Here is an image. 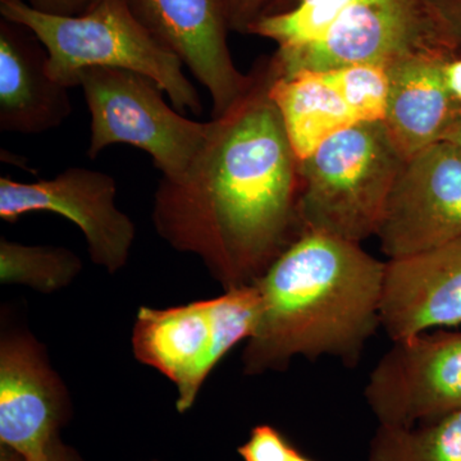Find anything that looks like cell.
<instances>
[{"label":"cell","mask_w":461,"mask_h":461,"mask_svg":"<svg viewBox=\"0 0 461 461\" xmlns=\"http://www.w3.org/2000/svg\"><path fill=\"white\" fill-rule=\"evenodd\" d=\"M71 402L44 348L23 332L0 339V446L26 460L44 453L68 421Z\"/></svg>","instance_id":"obj_12"},{"label":"cell","mask_w":461,"mask_h":461,"mask_svg":"<svg viewBox=\"0 0 461 461\" xmlns=\"http://www.w3.org/2000/svg\"><path fill=\"white\" fill-rule=\"evenodd\" d=\"M364 397L379 426L411 427L461 411V330L393 341Z\"/></svg>","instance_id":"obj_8"},{"label":"cell","mask_w":461,"mask_h":461,"mask_svg":"<svg viewBox=\"0 0 461 461\" xmlns=\"http://www.w3.org/2000/svg\"><path fill=\"white\" fill-rule=\"evenodd\" d=\"M259 309L256 285L187 305L142 306L133 327V353L139 362L171 379L178 393L176 408L186 412L217 364L253 336Z\"/></svg>","instance_id":"obj_5"},{"label":"cell","mask_w":461,"mask_h":461,"mask_svg":"<svg viewBox=\"0 0 461 461\" xmlns=\"http://www.w3.org/2000/svg\"><path fill=\"white\" fill-rule=\"evenodd\" d=\"M320 74L338 91L357 123L384 122L390 96L386 67L364 63Z\"/></svg>","instance_id":"obj_20"},{"label":"cell","mask_w":461,"mask_h":461,"mask_svg":"<svg viewBox=\"0 0 461 461\" xmlns=\"http://www.w3.org/2000/svg\"><path fill=\"white\" fill-rule=\"evenodd\" d=\"M461 324V236L426 253L387 260L381 329L391 341Z\"/></svg>","instance_id":"obj_13"},{"label":"cell","mask_w":461,"mask_h":461,"mask_svg":"<svg viewBox=\"0 0 461 461\" xmlns=\"http://www.w3.org/2000/svg\"><path fill=\"white\" fill-rule=\"evenodd\" d=\"M149 32L169 48L208 90L212 117H220L250 87L227 44L230 29L222 0H126Z\"/></svg>","instance_id":"obj_11"},{"label":"cell","mask_w":461,"mask_h":461,"mask_svg":"<svg viewBox=\"0 0 461 461\" xmlns=\"http://www.w3.org/2000/svg\"><path fill=\"white\" fill-rule=\"evenodd\" d=\"M94 0H26L27 5L48 14L75 16L83 14Z\"/></svg>","instance_id":"obj_24"},{"label":"cell","mask_w":461,"mask_h":461,"mask_svg":"<svg viewBox=\"0 0 461 461\" xmlns=\"http://www.w3.org/2000/svg\"><path fill=\"white\" fill-rule=\"evenodd\" d=\"M384 272L386 263L360 244L305 230L256 284L259 318L244 372L286 371L297 357L357 366L381 329Z\"/></svg>","instance_id":"obj_2"},{"label":"cell","mask_w":461,"mask_h":461,"mask_svg":"<svg viewBox=\"0 0 461 461\" xmlns=\"http://www.w3.org/2000/svg\"><path fill=\"white\" fill-rule=\"evenodd\" d=\"M91 115L87 157L95 159L112 145L140 149L163 178L187 171L211 131L212 121L198 122L169 107L162 87L138 72L94 67L78 75Z\"/></svg>","instance_id":"obj_6"},{"label":"cell","mask_w":461,"mask_h":461,"mask_svg":"<svg viewBox=\"0 0 461 461\" xmlns=\"http://www.w3.org/2000/svg\"><path fill=\"white\" fill-rule=\"evenodd\" d=\"M5 21L25 27L48 51V72L63 86H77L87 68H120L156 81L181 113H203L184 63L133 14L126 0H94L75 16L48 14L25 0H0Z\"/></svg>","instance_id":"obj_3"},{"label":"cell","mask_w":461,"mask_h":461,"mask_svg":"<svg viewBox=\"0 0 461 461\" xmlns=\"http://www.w3.org/2000/svg\"><path fill=\"white\" fill-rule=\"evenodd\" d=\"M83 268L74 251L59 247H30L0 239V282L25 285L41 293H56Z\"/></svg>","instance_id":"obj_18"},{"label":"cell","mask_w":461,"mask_h":461,"mask_svg":"<svg viewBox=\"0 0 461 461\" xmlns=\"http://www.w3.org/2000/svg\"><path fill=\"white\" fill-rule=\"evenodd\" d=\"M5 21L0 32V130L41 135L72 113L68 87L48 72V51L32 32Z\"/></svg>","instance_id":"obj_14"},{"label":"cell","mask_w":461,"mask_h":461,"mask_svg":"<svg viewBox=\"0 0 461 461\" xmlns=\"http://www.w3.org/2000/svg\"><path fill=\"white\" fill-rule=\"evenodd\" d=\"M275 72L272 57L257 63L187 171L160 178L154 195L158 235L199 257L224 291L256 285L304 233L299 159L269 96Z\"/></svg>","instance_id":"obj_1"},{"label":"cell","mask_w":461,"mask_h":461,"mask_svg":"<svg viewBox=\"0 0 461 461\" xmlns=\"http://www.w3.org/2000/svg\"><path fill=\"white\" fill-rule=\"evenodd\" d=\"M433 20L461 56V0H424Z\"/></svg>","instance_id":"obj_22"},{"label":"cell","mask_w":461,"mask_h":461,"mask_svg":"<svg viewBox=\"0 0 461 461\" xmlns=\"http://www.w3.org/2000/svg\"><path fill=\"white\" fill-rule=\"evenodd\" d=\"M290 461H314L312 460L311 457L306 456V455L300 453L299 450L295 451V454L293 455Z\"/></svg>","instance_id":"obj_29"},{"label":"cell","mask_w":461,"mask_h":461,"mask_svg":"<svg viewBox=\"0 0 461 461\" xmlns=\"http://www.w3.org/2000/svg\"><path fill=\"white\" fill-rule=\"evenodd\" d=\"M405 160L382 122L357 123L299 160V212L305 230L362 244L375 236Z\"/></svg>","instance_id":"obj_4"},{"label":"cell","mask_w":461,"mask_h":461,"mask_svg":"<svg viewBox=\"0 0 461 461\" xmlns=\"http://www.w3.org/2000/svg\"><path fill=\"white\" fill-rule=\"evenodd\" d=\"M450 59L447 54L426 53L387 69L390 96L382 124L403 160L442 141L461 115V104L446 81Z\"/></svg>","instance_id":"obj_15"},{"label":"cell","mask_w":461,"mask_h":461,"mask_svg":"<svg viewBox=\"0 0 461 461\" xmlns=\"http://www.w3.org/2000/svg\"><path fill=\"white\" fill-rule=\"evenodd\" d=\"M230 29L247 32L251 23L262 16L268 0H222Z\"/></svg>","instance_id":"obj_23"},{"label":"cell","mask_w":461,"mask_h":461,"mask_svg":"<svg viewBox=\"0 0 461 461\" xmlns=\"http://www.w3.org/2000/svg\"><path fill=\"white\" fill-rule=\"evenodd\" d=\"M442 140L451 141L454 142V144L460 145L461 147V115L456 121H455L453 126L447 130V132L445 133Z\"/></svg>","instance_id":"obj_27"},{"label":"cell","mask_w":461,"mask_h":461,"mask_svg":"<svg viewBox=\"0 0 461 461\" xmlns=\"http://www.w3.org/2000/svg\"><path fill=\"white\" fill-rule=\"evenodd\" d=\"M297 448L284 433L269 424L251 429L248 441L238 448L242 461H290Z\"/></svg>","instance_id":"obj_21"},{"label":"cell","mask_w":461,"mask_h":461,"mask_svg":"<svg viewBox=\"0 0 461 461\" xmlns=\"http://www.w3.org/2000/svg\"><path fill=\"white\" fill-rule=\"evenodd\" d=\"M366 461H461V411L418 426L378 424Z\"/></svg>","instance_id":"obj_17"},{"label":"cell","mask_w":461,"mask_h":461,"mask_svg":"<svg viewBox=\"0 0 461 461\" xmlns=\"http://www.w3.org/2000/svg\"><path fill=\"white\" fill-rule=\"evenodd\" d=\"M0 461H26V459L17 451L5 447V446H0Z\"/></svg>","instance_id":"obj_28"},{"label":"cell","mask_w":461,"mask_h":461,"mask_svg":"<svg viewBox=\"0 0 461 461\" xmlns=\"http://www.w3.org/2000/svg\"><path fill=\"white\" fill-rule=\"evenodd\" d=\"M153 461H158V460H153Z\"/></svg>","instance_id":"obj_30"},{"label":"cell","mask_w":461,"mask_h":461,"mask_svg":"<svg viewBox=\"0 0 461 461\" xmlns=\"http://www.w3.org/2000/svg\"><path fill=\"white\" fill-rule=\"evenodd\" d=\"M26 461H84L71 446L66 445L60 436L56 437L45 448L44 453Z\"/></svg>","instance_id":"obj_25"},{"label":"cell","mask_w":461,"mask_h":461,"mask_svg":"<svg viewBox=\"0 0 461 461\" xmlns=\"http://www.w3.org/2000/svg\"><path fill=\"white\" fill-rule=\"evenodd\" d=\"M426 53L457 57L424 0H353L320 41L273 59L293 75L364 63L388 69Z\"/></svg>","instance_id":"obj_7"},{"label":"cell","mask_w":461,"mask_h":461,"mask_svg":"<svg viewBox=\"0 0 461 461\" xmlns=\"http://www.w3.org/2000/svg\"><path fill=\"white\" fill-rule=\"evenodd\" d=\"M353 0H299L295 7L262 14L248 32L271 39L277 51H293L320 41Z\"/></svg>","instance_id":"obj_19"},{"label":"cell","mask_w":461,"mask_h":461,"mask_svg":"<svg viewBox=\"0 0 461 461\" xmlns=\"http://www.w3.org/2000/svg\"><path fill=\"white\" fill-rule=\"evenodd\" d=\"M461 236V147L438 141L405 160L375 238L388 260L426 253Z\"/></svg>","instance_id":"obj_9"},{"label":"cell","mask_w":461,"mask_h":461,"mask_svg":"<svg viewBox=\"0 0 461 461\" xmlns=\"http://www.w3.org/2000/svg\"><path fill=\"white\" fill-rule=\"evenodd\" d=\"M275 67L269 96L297 159L312 156L324 141L357 123L338 91L320 72L281 75L276 62Z\"/></svg>","instance_id":"obj_16"},{"label":"cell","mask_w":461,"mask_h":461,"mask_svg":"<svg viewBox=\"0 0 461 461\" xmlns=\"http://www.w3.org/2000/svg\"><path fill=\"white\" fill-rule=\"evenodd\" d=\"M445 75L451 93L461 104V56L446 63Z\"/></svg>","instance_id":"obj_26"},{"label":"cell","mask_w":461,"mask_h":461,"mask_svg":"<svg viewBox=\"0 0 461 461\" xmlns=\"http://www.w3.org/2000/svg\"><path fill=\"white\" fill-rule=\"evenodd\" d=\"M117 184L108 173L71 167L50 180L20 182L0 177V218L14 223L47 212L74 222L86 240L91 260L109 273L129 260L135 224L115 206Z\"/></svg>","instance_id":"obj_10"}]
</instances>
